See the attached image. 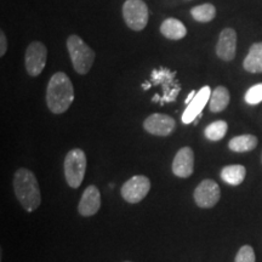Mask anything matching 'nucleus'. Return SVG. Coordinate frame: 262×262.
Wrapping results in <instances>:
<instances>
[{"mask_svg": "<svg viewBox=\"0 0 262 262\" xmlns=\"http://www.w3.org/2000/svg\"><path fill=\"white\" fill-rule=\"evenodd\" d=\"M74 101V88L67 74L57 72L50 78L47 89V103L54 114L64 113Z\"/></svg>", "mask_w": 262, "mask_h": 262, "instance_id": "nucleus-1", "label": "nucleus"}, {"mask_svg": "<svg viewBox=\"0 0 262 262\" xmlns=\"http://www.w3.org/2000/svg\"><path fill=\"white\" fill-rule=\"evenodd\" d=\"M15 195L26 211L37 210L41 203L40 188L38 180L31 170L21 168L14 176Z\"/></svg>", "mask_w": 262, "mask_h": 262, "instance_id": "nucleus-2", "label": "nucleus"}, {"mask_svg": "<svg viewBox=\"0 0 262 262\" xmlns=\"http://www.w3.org/2000/svg\"><path fill=\"white\" fill-rule=\"evenodd\" d=\"M67 49L75 72L79 74H86L91 70L95 61V52L83 39L72 34L67 39Z\"/></svg>", "mask_w": 262, "mask_h": 262, "instance_id": "nucleus-3", "label": "nucleus"}, {"mask_svg": "<svg viewBox=\"0 0 262 262\" xmlns=\"http://www.w3.org/2000/svg\"><path fill=\"white\" fill-rule=\"evenodd\" d=\"M64 178L68 186L78 188L83 183L85 171H86V156L84 150L74 148L67 153L63 163Z\"/></svg>", "mask_w": 262, "mask_h": 262, "instance_id": "nucleus-4", "label": "nucleus"}, {"mask_svg": "<svg viewBox=\"0 0 262 262\" xmlns=\"http://www.w3.org/2000/svg\"><path fill=\"white\" fill-rule=\"evenodd\" d=\"M123 17L133 31H142L148 24L149 12L143 0H126L123 5Z\"/></svg>", "mask_w": 262, "mask_h": 262, "instance_id": "nucleus-5", "label": "nucleus"}, {"mask_svg": "<svg viewBox=\"0 0 262 262\" xmlns=\"http://www.w3.org/2000/svg\"><path fill=\"white\" fill-rule=\"evenodd\" d=\"M150 189V181L143 175H136L127 180L122 186L120 194L130 204H137L146 198Z\"/></svg>", "mask_w": 262, "mask_h": 262, "instance_id": "nucleus-6", "label": "nucleus"}, {"mask_svg": "<svg viewBox=\"0 0 262 262\" xmlns=\"http://www.w3.org/2000/svg\"><path fill=\"white\" fill-rule=\"evenodd\" d=\"M48 50L40 41H33L28 45L25 55V64L31 77H38L47 64Z\"/></svg>", "mask_w": 262, "mask_h": 262, "instance_id": "nucleus-7", "label": "nucleus"}, {"mask_svg": "<svg viewBox=\"0 0 262 262\" xmlns=\"http://www.w3.org/2000/svg\"><path fill=\"white\" fill-rule=\"evenodd\" d=\"M194 202L199 208L210 209L217 204L221 198L220 186L214 180L206 179L196 186L194 189Z\"/></svg>", "mask_w": 262, "mask_h": 262, "instance_id": "nucleus-8", "label": "nucleus"}, {"mask_svg": "<svg viewBox=\"0 0 262 262\" xmlns=\"http://www.w3.org/2000/svg\"><path fill=\"white\" fill-rule=\"evenodd\" d=\"M143 127L150 135L169 136L176 127V122L172 117L162 113L150 114L143 122Z\"/></svg>", "mask_w": 262, "mask_h": 262, "instance_id": "nucleus-9", "label": "nucleus"}, {"mask_svg": "<svg viewBox=\"0 0 262 262\" xmlns=\"http://www.w3.org/2000/svg\"><path fill=\"white\" fill-rule=\"evenodd\" d=\"M194 171V153L191 147H182L172 162V172L178 178L187 179Z\"/></svg>", "mask_w": 262, "mask_h": 262, "instance_id": "nucleus-10", "label": "nucleus"}, {"mask_svg": "<svg viewBox=\"0 0 262 262\" xmlns=\"http://www.w3.org/2000/svg\"><path fill=\"white\" fill-rule=\"evenodd\" d=\"M237 51V33L233 28H225L219 37L216 55L224 61H232Z\"/></svg>", "mask_w": 262, "mask_h": 262, "instance_id": "nucleus-11", "label": "nucleus"}, {"mask_svg": "<svg viewBox=\"0 0 262 262\" xmlns=\"http://www.w3.org/2000/svg\"><path fill=\"white\" fill-rule=\"evenodd\" d=\"M101 208V193L96 186L90 185L85 188L81 195L78 211L84 217L94 216Z\"/></svg>", "mask_w": 262, "mask_h": 262, "instance_id": "nucleus-12", "label": "nucleus"}, {"mask_svg": "<svg viewBox=\"0 0 262 262\" xmlns=\"http://www.w3.org/2000/svg\"><path fill=\"white\" fill-rule=\"evenodd\" d=\"M211 97V90L209 86L202 88L198 93L195 94V96L193 97V100L188 103L187 108L182 114V122L185 124H189L194 122V119L198 116H201L202 111L204 110V107L208 103V101Z\"/></svg>", "mask_w": 262, "mask_h": 262, "instance_id": "nucleus-13", "label": "nucleus"}, {"mask_svg": "<svg viewBox=\"0 0 262 262\" xmlns=\"http://www.w3.org/2000/svg\"><path fill=\"white\" fill-rule=\"evenodd\" d=\"M160 32L165 38L171 40H180L187 34V28L178 18H166L160 26Z\"/></svg>", "mask_w": 262, "mask_h": 262, "instance_id": "nucleus-14", "label": "nucleus"}, {"mask_svg": "<svg viewBox=\"0 0 262 262\" xmlns=\"http://www.w3.org/2000/svg\"><path fill=\"white\" fill-rule=\"evenodd\" d=\"M243 66L244 70L250 73H262V42L251 45Z\"/></svg>", "mask_w": 262, "mask_h": 262, "instance_id": "nucleus-15", "label": "nucleus"}, {"mask_svg": "<svg viewBox=\"0 0 262 262\" xmlns=\"http://www.w3.org/2000/svg\"><path fill=\"white\" fill-rule=\"evenodd\" d=\"M245 175H247V169L243 165H227L221 170V179L224 180L226 183L231 186H238L244 181Z\"/></svg>", "mask_w": 262, "mask_h": 262, "instance_id": "nucleus-16", "label": "nucleus"}, {"mask_svg": "<svg viewBox=\"0 0 262 262\" xmlns=\"http://www.w3.org/2000/svg\"><path fill=\"white\" fill-rule=\"evenodd\" d=\"M257 146V137L254 135H241L235 136L228 142L229 149L237 153L250 152L256 148Z\"/></svg>", "mask_w": 262, "mask_h": 262, "instance_id": "nucleus-17", "label": "nucleus"}, {"mask_svg": "<svg viewBox=\"0 0 262 262\" xmlns=\"http://www.w3.org/2000/svg\"><path fill=\"white\" fill-rule=\"evenodd\" d=\"M229 100V93L225 86H217L216 89L211 93L210 102H209V107L212 113H219L226 110V107L228 106Z\"/></svg>", "mask_w": 262, "mask_h": 262, "instance_id": "nucleus-18", "label": "nucleus"}, {"mask_svg": "<svg viewBox=\"0 0 262 262\" xmlns=\"http://www.w3.org/2000/svg\"><path fill=\"white\" fill-rule=\"evenodd\" d=\"M191 15L198 22H210L216 16V9L212 4H203L193 8Z\"/></svg>", "mask_w": 262, "mask_h": 262, "instance_id": "nucleus-19", "label": "nucleus"}, {"mask_svg": "<svg viewBox=\"0 0 262 262\" xmlns=\"http://www.w3.org/2000/svg\"><path fill=\"white\" fill-rule=\"evenodd\" d=\"M228 125L225 120H217V122L211 123L210 125L205 127V137L210 141H220L225 137L227 133Z\"/></svg>", "mask_w": 262, "mask_h": 262, "instance_id": "nucleus-20", "label": "nucleus"}, {"mask_svg": "<svg viewBox=\"0 0 262 262\" xmlns=\"http://www.w3.org/2000/svg\"><path fill=\"white\" fill-rule=\"evenodd\" d=\"M245 101L249 104H257L262 102V83L251 86L245 94Z\"/></svg>", "mask_w": 262, "mask_h": 262, "instance_id": "nucleus-21", "label": "nucleus"}, {"mask_svg": "<svg viewBox=\"0 0 262 262\" xmlns=\"http://www.w3.org/2000/svg\"><path fill=\"white\" fill-rule=\"evenodd\" d=\"M256 257H255V251L250 245H244L238 250L237 255H235L234 262H255Z\"/></svg>", "mask_w": 262, "mask_h": 262, "instance_id": "nucleus-22", "label": "nucleus"}, {"mask_svg": "<svg viewBox=\"0 0 262 262\" xmlns=\"http://www.w3.org/2000/svg\"><path fill=\"white\" fill-rule=\"evenodd\" d=\"M6 50H8V39L4 32H0V56H4Z\"/></svg>", "mask_w": 262, "mask_h": 262, "instance_id": "nucleus-23", "label": "nucleus"}, {"mask_svg": "<svg viewBox=\"0 0 262 262\" xmlns=\"http://www.w3.org/2000/svg\"><path fill=\"white\" fill-rule=\"evenodd\" d=\"M195 94H196V93H195V91H192V93L188 95L187 100H186V103H189V102H191V101L193 100V97H194V96H195Z\"/></svg>", "mask_w": 262, "mask_h": 262, "instance_id": "nucleus-24", "label": "nucleus"}, {"mask_svg": "<svg viewBox=\"0 0 262 262\" xmlns=\"http://www.w3.org/2000/svg\"><path fill=\"white\" fill-rule=\"evenodd\" d=\"M124 262H131V261H124Z\"/></svg>", "mask_w": 262, "mask_h": 262, "instance_id": "nucleus-25", "label": "nucleus"}]
</instances>
